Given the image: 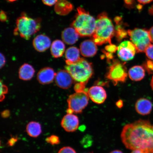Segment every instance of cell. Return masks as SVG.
<instances>
[{
  "label": "cell",
  "mask_w": 153,
  "mask_h": 153,
  "mask_svg": "<svg viewBox=\"0 0 153 153\" xmlns=\"http://www.w3.org/2000/svg\"><path fill=\"white\" fill-rule=\"evenodd\" d=\"M120 137L127 149L153 153V124L148 120L140 119L126 124Z\"/></svg>",
  "instance_id": "cell-1"
},
{
  "label": "cell",
  "mask_w": 153,
  "mask_h": 153,
  "mask_svg": "<svg viewBox=\"0 0 153 153\" xmlns=\"http://www.w3.org/2000/svg\"><path fill=\"white\" fill-rule=\"evenodd\" d=\"M114 25L108 14L103 12L99 14L96 20L95 30L92 36L93 41L97 45L112 44L111 39L114 35Z\"/></svg>",
  "instance_id": "cell-2"
},
{
  "label": "cell",
  "mask_w": 153,
  "mask_h": 153,
  "mask_svg": "<svg viewBox=\"0 0 153 153\" xmlns=\"http://www.w3.org/2000/svg\"><path fill=\"white\" fill-rule=\"evenodd\" d=\"M71 26L76 30L80 37H90L95 31L96 20L88 11L79 7Z\"/></svg>",
  "instance_id": "cell-3"
},
{
  "label": "cell",
  "mask_w": 153,
  "mask_h": 153,
  "mask_svg": "<svg viewBox=\"0 0 153 153\" xmlns=\"http://www.w3.org/2000/svg\"><path fill=\"white\" fill-rule=\"evenodd\" d=\"M41 27V19L32 18L22 12L17 19L14 33L15 35L28 40L39 31Z\"/></svg>",
  "instance_id": "cell-4"
},
{
  "label": "cell",
  "mask_w": 153,
  "mask_h": 153,
  "mask_svg": "<svg viewBox=\"0 0 153 153\" xmlns=\"http://www.w3.org/2000/svg\"><path fill=\"white\" fill-rule=\"evenodd\" d=\"M65 69L76 82L86 84L93 73L91 63L81 58L75 62L67 65Z\"/></svg>",
  "instance_id": "cell-5"
},
{
  "label": "cell",
  "mask_w": 153,
  "mask_h": 153,
  "mask_svg": "<svg viewBox=\"0 0 153 153\" xmlns=\"http://www.w3.org/2000/svg\"><path fill=\"white\" fill-rule=\"evenodd\" d=\"M128 33L137 53L145 52L147 48L151 45L149 30L145 29L135 28L128 30Z\"/></svg>",
  "instance_id": "cell-6"
},
{
  "label": "cell",
  "mask_w": 153,
  "mask_h": 153,
  "mask_svg": "<svg viewBox=\"0 0 153 153\" xmlns=\"http://www.w3.org/2000/svg\"><path fill=\"white\" fill-rule=\"evenodd\" d=\"M88 91L76 92L71 95L68 100V108L75 114H81L88 104Z\"/></svg>",
  "instance_id": "cell-7"
},
{
  "label": "cell",
  "mask_w": 153,
  "mask_h": 153,
  "mask_svg": "<svg viewBox=\"0 0 153 153\" xmlns=\"http://www.w3.org/2000/svg\"><path fill=\"white\" fill-rule=\"evenodd\" d=\"M127 76L125 63L115 60L109 68L106 77L116 85L118 82H125Z\"/></svg>",
  "instance_id": "cell-8"
},
{
  "label": "cell",
  "mask_w": 153,
  "mask_h": 153,
  "mask_svg": "<svg viewBox=\"0 0 153 153\" xmlns=\"http://www.w3.org/2000/svg\"><path fill=\"white\" fill-rule=\"evenodd\" d=\"M117 55L120 59L123 61L132 60L137 52L135 45L131 42H122L117 47Z\"/></svg>",
  "instance_id": "cell-9"
},
{
  "label": "cell",
  "mask_w": 153,
  "mask_h": 153,
  "mask_svg": "<svg viewBox=\"0 0 153 153\" xmlns=\"http://www.w3.org/2000/svg\"><path fill=\"white\" fill-rule=\"evenodd\" d=\"M79 123L77 116L73 114H67L62 118L61 124L65 131L68 132H74L79 127Z\"/></svg>",
  "instance_id": "cell-10"
},
{
  "label": "cell",
  "mask_w": 153,
  "mask_h": 153,
  "mask_svg": "<svg viewBox=\"0 0 153 153\" xmlns=\"http://www.w3.org/2000/svg\"><path fill=\"white\" fill-rule=\"evenodd\" d=\"M56 85L61 88H69L73 82V79L68 72L66 70H60L57 72L55 77Z\"/></svg>",
  "instance_id": "cell-11"
},
{
  "label": "cell",
  "mask_w": 153,
  "mask_h": 153,
  "mask_svg": "<svg viewBox=\"0 0 153 153\" xmlns=\"http://www.w3.org/2000/svg\"><path fill=\"white\" fill-rule=\"evenodd\" d=\"M88 93L92 101L97 104H102L106 99V92L100 86H93L90 88Z\"/></svg>",
  "instance_id": "cell-12"
},
{
  "label": "cell",
  "mask_w": 153,
  "mask_h": 153,
  "mask_svg": "<svg viewBox=\"0 0 153 153\" xmlns=\"http://www.w3.org/2000/svg\"><path fill=\"white\" fill-rule=\"evenodd\" d=\"M51 45L50 38L44 34H39L34 38L33 45L34 49L40 52L47 50Z\"/></svg>",
  "instance_id": "cell-13"
},
{
  "label": "cell",
  "mask_w": 153,
  "mask_h": 153,
  "mask_svg": "<svg viewBox=\"0 0 153 153\" xmlns=\"http://www.w3.org/2000/svg\"><path fill=\"white\" fill-rule=\"evenodd\" d=\"M80 50L83 56L91 57L96 54L97 48L96 44L93 40H87L82 42L80 45Z\"/></svg>",
  "instance_id": "cell-14"
},
{
  "label": "cell",
  "mask_w": 153,
  "mask_h": 153,
  "mask_svg": "<svg viewBox=\"0 0 153 153\" xmlns=\"http://www.w3.org/2000/svg\"><path fill=\"white\" fill-rule=\"evenodd\" d=\"M56 74L53 68H45L38 72L37 76L38 81L42 85H47L51 83L55 78Z\"/></svg>",
  "instance_id": "cell-15"
},
{
  "label": "cell",
  "mask_w": 153,
  "mask_h": 153,
  "mask_svg": "<svg viewBox=\"0 0 153 153\" xmlns=\"http://www.w3.org/2000/svg\"><path fill=\"white\" fill-rule=\"evenodd\" d=\"M74 9L73 5L67 0H58L54 6V11L57 15L65 16Z\"/></svg>",
  "instance_id": "cell-16"
},
{
  "label": "cell",
  "mask_w": 153,
  "mask_h": 153,
  "mask_svg": "<svg viewBox=\"0 0 153 153\" xmlns=\"http://www.w3.org/2000/svg\"><path fill=\"white\" fill-rule=\"evenodd\" d=\"M79 35L74 28H65L62 33V41L68 45H73L78 41Z\"/></svg>",
  "instance_id": "cell-17"
},
{
  "label": "cell",
  "mask_w": 153,
  "mask_h": 153,
  "mask_svg": "<svg viewBox=\"0 0 153 153\" xmlns=\"http://www.w3.org/2000/svg\"><path fill=\"white\" fill-rule=\"evenodd\" d=\"M152 102L148 99L145 98L139 99L135 105L136 111L142 115H146L150 114L152 112Z\"/></svg>",
  "instance_id": "cell-18"
},
{
  "label": "cell",
  "mask_w": 153,
  "mask_h": 153,
  "mask_svg": "<svg viewBox=\"0 0 153 153\" xmlns=\"http://www.w3.org/2000/svg\"><path fill=\"white\" fill-rule=\"evenodd\" d=\"M114 22L116 24V27L114 28V35L116 39L118 42L127 37L128 30H126L124 28L123 22L121 17L117 16L114 19Z\"/></svg>",
  "instance_id": "cell-19"
},
{
  "label": "cell",
  "mask_w": 153,
  "mask_h": 153,
  "mask_svg": "<svg viewBox=\"0 0 153 153\" xmlns=\"http://www.w3.org/2000/svg\"><path fill=\"white\" fill-rule=\"evenodd\" d=\"M65 46L63 41L56 39L51 44V55L55 58H59L62 57L64 54Z\"/></svg>",
  "instance_id": "cell-20"
},
{
  "label": "cell",
  "mask_w": 153,
  "mask_h": 153,
  "mask_svg": "<svg viewBox=\"0 0 153 153\" xmlns=\"http://www.w3.org/2000/svg\"><path fill=\"white\" fill-rule=\"evenodd\" d=\"M65 56L67 65H70L77 62L80 58V51L75 47H70L66 50Z\"/></svg>",
  "instance_id": "cell-21"
},
{
  "label": "cell",
  "mask_w": 153,
  "mask_h": 153,
  "mask_svg": "<svg viewBox=\"0 0 153 153\" xmlns=\"http://www.w3.org/2000/svg\"><path fill=\"white\" fill-rule=\"evenodd\" d=\"M35 73V70L31 65L25 64L20 67L19 70V78L21 79L28 81L31 79Z\"/></svg>",
  "instance_id": "cell-22"
},
{
  "label": "cell",
  "mask_w": 153,
  "mask_h": 153,
  "mask_svg": "<svg viewBox=\"0 0 153 153\" xmlns=\"http://www.w3.org/2000/svg\"><path fill=\"white\" fill-rule=\"evenodd\" d=\"M26 132L30 137H37L42 132L41 124L37 122H30L26 126Z\"/></svg>",
  "instance_id": "cell-23"
},
{
  "label": "cell",
  "mask_w": 153,
  "mask_h": 153,
  "mask_svg": "<svg viewBox=\"0 0 153 153\" xmlns=\"http://www.w3.org/2000/svg\"><path fill=\"white\" fill-rule=\"evenodd\" d=\"M128 75L130 79L133 81H141L144 77L145 70L142 66H134L130 69L128 71Z\"/></svg>",
  "instance_id": "cell-24"
},
{
  "label": "cell",
  "mask_w": 153,
  "mask_h": 153,
  "mask_svg": "<svg viewBox=\"0 0 153 153\" xmlns=\"http://www.w3.org/2000/svg\"><path fill=\"white\" fill-rule=\"evenodd\" d=\"M46 142L52 145L59 144L60 143V140L57 136L53 135L47 137L45 139Z\"/></svg>",
  "instance_id": "cell-25"
},
{
  "label": "cell",
  "mask_w": 153,
  "mask_h": 153,
  "mask_svg": "<svg viewBox=\"0 0 153 153\" xmlns=\"http://www.w3.org/2000/svg\"><path fill=\"white\" fill-rule=\"evenodd\" d=\"M93 143L91 137L90 135H87L83 137L81 141V145L84 148H87L90 146Z\"/></svg>",
  "instance_id": "cell-26"
},
{
  "label": "cell",
  "mask_w": 153,
  "mask_h": 153,
  "mask_svg": "<svg viewBox=\"0 0 153 153\" xmlns=\"http://www.w3.org/2000/svg\"><path fill=\"white\" fill-rule=\"evenodd\" d=\"M143 67L149 74H153V61H147L143 65Z\"/></svg>",
  "instance_id": "cell-27"
},
{
  "label": "cell",
  "mask_w": 153,
  "mask_h": 153,
  "mask_svg": "<svg viewBox=\"0 0 153 153\" xmlns=\"http://www.w3.org/2000/svg\"><path fill=\"white\" fill-rule=\"evenodd\" d=\"M148 58L153 60V45H150L145 51Z\"/></svg>",
  "instance_id": "cell-28"
},
{
  "label": "cell",
  "mask_w": 153,
  "mask_h": 153,
  "mask_svg": "<svg viewBox=\"0 0 153 153\" xmlns=\"http://www.w3.org/2000/svg\"><path fill=\"white\" fill-rule=\"evenodd\" d=\"M58 153H76L73 148L69 146H66L61 148Z\"/></svg>",
  "instance_id": "cell-29"
},
{
  "label": "cell",
  "mask_w": 153,
  "mask_h": 153,
  "mask_svg": "<svg viewBox=\"0 0 153 153\" xmlns=\"http://www.w3.org/2000/svg\"><path fill=\"white\" fill-rule=\"evenodd\" d=\"M1 101H2L4 99V94L7 93L8 89L6 86L4 85L1 82Z\"/></svg>",
  "instance_id": "cell-30"
},
{
  "label": "cell",
  "mask_w": 153,
  "mask_h": 153,
  "mask_svg": "<svg viewBox=\"0 0 153 153\" xmlns=\"http://www.w3.org/2000/svg\"><path fill=\"white\" fill-rule=\"evenodd\" d=\"M105 49L108 52L113 53L115 52L117 50V47L116 45L111 44L105 47Z\"/></svg>",
  "instance_id": "cell-31"
},
{
  "label": "cell",
  "mask_w": 153,
  "mask_h": 153,
  "mask_svg": "<svg viewBox=\"0 0 153 153\" xmlns=\"http://www.w3.org/2000/svg\"><path fill=\"white\" fill-rule=\"evenodd\" d=\"M85 84L78 83L74 86V89L76 92L87 91L85 88Z\"/></svg>",
  "instance_id": "cell-32"
},
{
  "label": "cell",
  "mask_w": 153,
  "mask_h": 153,
  "mask_svg": "<svg viewBox=\"0 0 153 153\" xmlns=\"http://www.w3.org/2000/svg\"><path fill=\"white\" fill-rule=\"evenodd\" d=\"M18 137H12L8 140L7 143V145L8 146H13L18 141Z\"/></svg>",
  "instance_id": "cell-33"
},
{
  "label": "cell",
  "mask_w": 153,
  "mask_h": 153,
  "mask_svg": "<svg viewBox=\"0 0 153 153\" xmlns=\"http://www.w3.org/2000/svg\"><path fill=\"white\" fill-rule=\"evenodd\" d=\"M58 1V0H42L44 4L49 7L55 5Z\"/></svg>",
  "instance_id": "cell-34"
},
{
  "label": "cell",
  "mask_w": 153,
  "mask_h": 153,
  "mask_svg": "<svg viewBox=\"0 0 153 153\" xmlns=\"http://www.w3.org/2000/svg\"><path fill=\"white\" fill-rule=\"evenodd\" d=\"M125 5L127 7H132L135 3V0H123Z\"/></svg>",
  "instance_id": "cell-35"
},
{
  "label": "cell",
  "mask_w": 153,
  "mask_h": 153,
  "mask_svg": "<svg viewBox=\"0 0 153 153\" xmlns=\"http://www.w3.org/2000/svg\"><path fill=\"white\" fill-rule=\"evenodd\" d=\"M0 20L1 22H4L7 20V14L4 11L1 10L0 14Z\"/></svg>",
  "instance_id": "cell-36"
},
{
  "label": "cell",
  "mask_w": 153,
  "mask_h": 153,
  "mask_svg": "<svg viewBox=\"0 0 153 153\" xmlns=\"http://www.w3.org/2000/svg\"><path fill=\"white\" fill-rule=\"evenodd\" d=\"M10 115V112L8 110L3 111L1 113V116L3 118H7Z\"/></svg>",
  "instance_id": "cell-37"
},
{
  "label": "cell",
  "mask_w": 153,
  "mask_h": 153,
  "mask_svg": "<svg viewBox=\"0 0 153 153\" xmlns=\"http://www.w3.org/2000/svg\"><path fill=\"white\" fill-rule=\"evenodd\" d=\"M6 62L5 57L2 53H1V68L4 66Z\"/></svg>",
  "instance_id": "cell-38"
},
{
  "label": "cell",
  "mask_w": 153,
  "mask_h": 153,
  "mask_svg": "<svg viewBox=\"0 0 153 153\" xmlns=\"http://www.w3.org/2000/svg\"><path fill=\"white\" fill-rule=\"evenodd\" d=\"M137 1L141 4H146L151 3L153 0H137Z\"/></svg>",
  "instance_id": "cell-39"
},
{
  "label": "cell",
  "mask_w": 153,
  "mask_h": 153,
  "mask_svg": "<svg viewBox=\"0 0 153 153\" xmlns=\"http://www.w3.org/2000/svg\"><path fill=\"white\" fill-rule=\"evenodd\" d=\"M149 33L151 41L153 43V26L149 30Z\"/></svg>",
  "instance_id": "cell-40"
},
{
  "label": "cell",
  "mask_w": 153,
  "mask_h": 153,
  "mask_svg": "<svg viewBox=\"0 0 153 153\" xmlns=\"http://www.w3.org/2000/svg\"><path fill=\"white\" fill-rule=\"evenodd\" d=\"M116 105L118 107V108H120L123 106V102L122 101L119 100L116 103Z\"/></svg>",
  "instance_id": "cell-41"
},
{
  "label": "cell",
  "mask_w": 153,
  "mask_h": 153,
  "mask_svg": "<svg viewBox=\"0 0 153 153\" xmlns=\"http://www.w3.org/2000/svg\"><path fill=\"white\" fill-rule=\"evenodd\" d=\"M109 153H123L122 151L120 150H114L112 151Z\"/></svg>",
  "instance_id": "cell-42"
},
{
  "label": "cell",
  "mask_w": 153,
  "mask_h": 153,
  "mask_svg": "<svg viewBox=\"0 0 153 153\" xmlns=\"http://www.w3.org/2000/svg\"><path fill=\"white\" fill-rule=\"evenodd\" d=\"M131 153H143L140 151L139 150H133Z\"/></svg>",
  "instance_id": "cell-43"
},
{
  "label": "cell",
  "mask_w": 153,
  "mask_h": 153,
  "mask_svg": "<svg viewBox=\"0 0 153 153\" xmlns=\"http://www.w3.org/2000/svg\"><path fill=\"white\" fill-rule=\"evenodd\" d=\"M150 85L151 87L152 88V89L153 90V76H152V81L151 82Z\"/></svg>",
  "instance_id": "cell-44"
},
{
  "label": "cell",
  "mask_w": 153,
  "mask_h": 153,
  "mask_svg": "<svg viewBox=\"0 0 153 153\" xmlns=\"http://www.w3.org/2000/svg\"><path fill=\"white\" fill-rule=\"evenodd\" d=\"M7 1L10 2H13L16 1L18 0H7Z\"/></svg>",
  "instance_id": "cell-45"
},
{
  "label": "cell",
  "mask_w": 153,
  "mask_h": 153,
  "mask_svg": "<svg viewBox=\"0 0 153 153\" xmlns=\"http://www.w3.org/2000/svg\"><path fill=\"white\" fill-rule=\"evenodd\" d=\"M93 153V152H89V153Z\"/></svg>",
  "instance_id": "cell-46"
}]
</instances>
